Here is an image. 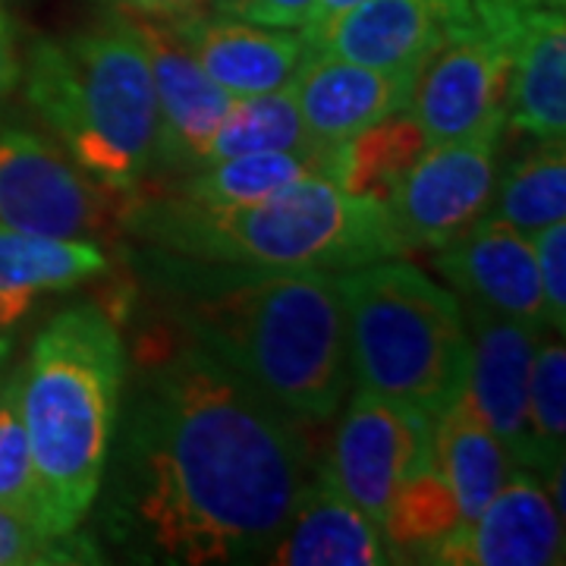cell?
<instances>
[{"label": "cell", "instance_id": "6da1fadb", "mask_svg": "<svg viewBox=\"0 0 566 566\" xmlns=\"http://www.w3.org/2000/svg\"><path fill=\"white\" fill-rule=\"evenodd\" d=\"M303 422L196 340H145L104 472L111 538L155 564L264 560L322 463Z\"/></svg>", "mask_w": 566, "mask_h": 566}, {"label": "cell", "instance_id": "7a4b0ae2", "mask_svg": "<svg viewBox=\"0 0 566 566\" xmlns=\"http://www.w3.org/2000/svg\"><path fill=\"white\" fill-rule=\"evenodd\" d=\"M142 277L174 322L268 400L327 422L353 387L337 274L199 262L145 245Z\"/></svg>", "mask_w": 566, "mask_h": 566}, {"label": "cell", "instance_id": "3957f363", "mask_svg": "<svg viewBox=\"0 0 566 566\" xmlns=\"http://www.w3.org/2000/svg\"><path fill=\"white\" fill-rule=\"evenodd\" d=\"M126 233L199 262L331 274L409 252L385 205L349 196L327 177H303L249 205H202L136 186Z\"/></svg>", "mask_w": 566, "mask_h": 566}, {"label": "cell", "instance_id": "277c9868", "mask_svg": "<svg viewBox=\"0 0 566 566\" xmlns=\"http://www.w3.org/2000/svg\"><path fill=\"white\" fill-rule=\"evenodd\" d=\"M123 385L126 346L102 305L54 315L20 368L22 422L54 535L80 532L102 494Z\"/></svg>", "mask_w": 566, "mask_h": 566}, {"label": "cell", "instance_id": "5b68a950", "mask_svg": "<svg viewBox=\"0 0 566 566\" xmlns=\"http://www.w3.org/2000/svg\"><path fill=\"white\" fill-rule=\"evenodd\" d=\"M22 80L29 107L95 180L123 192L148 180L158 95L145 44L123 13L63 41H35Z\"/></svg>", "mask_w": 566, "mask_h": 566}, {"label": "cell", "instance_id": "8992f818", "mask_svg": "<svg viewBox=\"0 0 566 566\" xmlns=\"http://www.w3.org/2000/svg\"><path fill=\"white\" fill-rule=\"evenodd\" d=\"M353 385L438 419L465 394L463 303L422 268L385 259L337 274Z\"/></svg>", "mask_w": 566, "mask_h": 566}, {"label": "cell", "instance_id": "52a82bcc", "mask_svg": "<svg viewBox=\"0 0 566 566\" xmlns=\"http://www.w3.org/2000/svg\"><path fill=\"white\" fill-rule=\"evenodd\" d=\"M133 189L95 180L73 155L29 129L0 133V227L61 240H114L126 233Z\"/></svg>", "mask_w": 566, "mask_h": 566}, {"label": "cell", "instance_id": "ba28073f", "mask_svg": "<svg viewBox=\"0 0 566 566\" xmlns=\"http://www.w3.org/2000/svg\"><path fill=\"white\" fill-rule=\"evenodd\" d=\"M510 51L475 20L472 7L447 22L416 70L406 111L428 145L506 126Z\"/></svg>", "mask_w": 566, "mask_h": 566}, {"label": "cell", "instance_id": "9c48e42d", "mask_svg": "<svg viewBox=\"0 0 566 566\" xmlns=\"http://www.w3.org/2000/svg\"><path fill=\"white\" fill-rule=\"evenodd\" d=\"M434 465V419L416 406L356 387L322 460L346 501L381 526L394 494Z\"/></svg>", "mask_w": 566, "mask_h": 566}, {"label": "cell", "instance_id": "30bf717a", "mask_svg": "<svg viewBox=\"0 0 566 566\" xmlns=\"http://www.w3.org/2000/svg\"><path fill=\"white\" fill-rule=\"evenodd\" d=\"M501 136L504 126L424 148L387 202L390 223L409 252L441 249L485 218L497 182Z\"/></svg>", "mask_w": 566, "mask_h": 566}, {"label": "cell", "instance_id": "8fae6325", "mask_svg": "<svg viewBox=\"0 0 566 566\" xmlns=\"http://www.w3.org/2000/svg\"><path fill=\"white\" fill-rule=\"evenodd\" d=\"M123 17L145 44L155 95H158V148L155 167L189 174L202 167L205 151L221 126L233 95L205 73L174 25L123 3Z\"/></svg>", "mask_w": 566, "mask_h": 566}, {"label": "cell", "instance_id": "7c38bea8", "mask_svg": "<svg viewBox=\"0 0 566 566\" xmlns=\"http://www.w3.org/2000/svg\"><path fill=\"white\" fill-rule=\"evenodd\" d=\"M463 303L465 331H469V378L465 400L506 447L516 465H526L528 447V375L542 327L497 315L485 305Z\"/></svg>", "mask_w": 566, "mask_h": 566}, {"label": "cell", "instance_id": "4fadbf2b", "mask_svg": "<svg viewBox=\"0 0 566 566\" xmlns=\"http://www.w3.org/2000/svg\"><path fill=\"white\" fill-rule=\"evenodd\" d=\"M431 564L551 566L564 564V513L547 497L538 472L516 465L479 520L447 538Z\"/></svg>", "mask_w": 566, "mask_h": 566}, {"label": "cell", "instance_id": "5bb4252c", "mask_svg": "<svg viewBox=\"0 0 566 566\" xmlns=\"http://www.w3.org/2000/svg\"><path fill=\"white\" fill-rule=\"evenodd\" d=\"M510 51L506 123L535 142L566 136V22L557 7L475 17Z\"/></svg>", "mask_w": 566, "mask_h": 566}, {"label": "cell", "instance_id": "9a60e30c", "mask_svg": "<svg viewBox=\"0 0 566 566\" xmlns=\"http://www.w3.org/2000/svg\"><path fill=\"white\" fill-rule=\"evenodd\" d=\"M434 252V268L457 290L460 300L551 331L535 249L526 233L482 218L463 237Z\"/></svg>", "mask_w": 566, "mask_h": 566}, {"label": "cell", "instance_id": "2e32d148", "mask_svg": "<svg viewBox=\"0 0 566 566\" xmlns=\"http://www.w3.org/2000/svg\"><path fill=\"white\" fill-rule=\"evenodd\" d=\"M469 7V0H363L305 39V48L416 80V70L447 22Z\"/></svg>", "mask_w": 566, "mask_h": 566}, {"label": "cell", "instance_id": "e0dca14e", "mask_svg": "<svg viewBox=\"0 0 566 566\" xmlns=\"http://www.w3.org/2000/svg\"><path fill=\"white\" fill-rule=\"evenodd\" d=\"M170 25L205 73L233 98L290 85L308 51L296 29H268L221 13H199Z\"/></svg>", "mask_w": 566, "mask_h": 566}, {"label": "cell", "instance_id": "ac0fdd59", "mask_svg": "<svg viewBox=\"0 0 566 566\" xmlns=\"http://www.w3.org/2000/svg\"><path fill=\"white\" fill-rule=\"evenodd\" d=\"M290 88L305 129L324 145H337L365 126L403 111L412 76L305 51Z\"/></svg>", "mask_w": 566, "mask_h": 566}, {"label": "cell", "instance_id": "d6986e66", "mask_svg": "<svg viewBox=\"0 0 566 566\" xmlns=\"http://www.w3.org/2000/svg\"><path fill=\"white\" fill-rule=\"evenodd\" d=\"M264 560L277 566H385L390 554L381 526L346 501L318 463Z\"/></svg>", "mask_w": 566, "mask_h": 566}, {"label": "cell", "instance_id": "ffe728a7", "mask_svg": "<svg viewBox=\"0 0 566 566\" xmlns=\"http://www.w3.org/2000/svg\"><path fill=\"white\" fill-rule=\"evenodd\" d=\"M107 271L95 240L35 237L0 227V331L13 327L39 293H61Z\"/></svg>", "mask_w": 566, "mask_h": 566}, {"label": "cell", "instance_id": "44dd1931", "mask_svg": "<svg viewBox=\"0 0 566 566\" xmlns=\"http://www.w3.org/2000/svg\"><path fill=\"white\" fill-rule=\"evenodd\" d=\"M434 469L457 501L463 532L479 520L516 463L472 403L460 397L434 419Z\"/></svg>", "mask_w": 566, "mask_h": 566}, {"label": "cell", "instance_id": "7402d4cb", "mask_svg": "<svg viewBox=\"0 0 566 566\" xmlns=\"http://www.w3.org/2000/svg\"><path fill=\"white\" fill-rule=\"evenodd\" d=\"M428 139L409 111H397L385 120L371 123L356 136L337 142L331 155L327 180L337 182L349 196L385 205L394 199L412 164L422 158Z\"/></svg>", "mask_w": 566, "mask_h": 566}, {"label": "cell", "instance_id": "603a6c76", "mask_svg": "<svg viewBox=\"0 0 566 566\" xmlns=\"http://www.w3.org/2000/svg\"><path fill=\"white\" fill-rule=\"evenodd\" d=\"M331 155L334 145H324L315 151H255V155L221 158L189 170L174 192L202 205L262 202L303 177H327Z\"/></svg>", "mask_w": 566, "mask_h": 566}, {"label": "cell", "instance_id": "cb8c5ba5", "mask_svg": "<svg viewBox=\"0 0 566 566\" xmlns=\"http://www.w3.org/2000/svg\"><path fill=\"white\" fill-rule=\"evenodd\" d=\"M315 148H324V142L305 129L293 88L283 85L274 92L243 95L230 102L214 139L205 151L202 167L221 158L255 155V151H315Z\"/></svg>", "mask_w": 566, "mask_h": 566}, {"label": "cell", "instance_id": "d4e9b609", "mask_svg": "<svg viewBox=\"0 0 566 566\" xmlns=\"http://www.w3.org/2000/svg\"><path fill=\"white\" fill-rule=\"evenodd\" d=\"M566 214V151L564 139L538 142L535 151L506 167L494 182L488 205L491 221H501L520 233H538L547 223L564 221Z\"/></svg>", "mask_w": 566, "mask_h": 566}, {"label": "cell", "instance_id": "484cf974", "mask_svg": "<svg viewBox=\"0 0 566 566\" xmlns=\"http://www.w3.org/2000/svg\"><path fill=\"white\" fill-rule=\"evenodd\" d=\"M460 510L434 465L412 475L387 506L381 520L390 564L394 560H419L431 564L438 547L460 532Z\"/></svg>", "mask_w": 566, "mask_h": 566}, {"label": "cell", "instance_id": "4316f807", "mask_svg": "<svg viewBox=\"0 0 566 566\" xmlns=\"http://www.w3.org/2000/svg\"><path fill=\"white\" fill-rule=\"evenodd\" d=\"M528 447L526 465L538 475H551L564 465L566 441V349L560 334L551 340L542 334L528 375Z\"/></svg>", "mask_w": 566, "mask_h": 566}, {"label": "cell", "instance_id": "83f0119b", "mask_svg": "<svg viewBox=\"0 0 566 566\" xmlns=\"http://www.w3.org/2000/svg\"><path fill=\"white\" fill-rule=\"evenodd\" d=\"M0 510L54 535L48 526L44 494L22 422L20 368L0 385Z\"/></svg>", "mask_w": 566, "mask_h": 566}, {"label": "cell", "instance_id": "f1b7e54d", "mask_svg": "<svg viewBox=\"0 0 566 566\" xmlns=\"http://www.w3.org/2000/svg\"><path fill=\"white\" fill-rule=\"evenodd\" d=\"M85 560H98V551L80 532L48 535L39 526L0 510V566L85 564Z\"/></svg>", "mask_w": 566, "mask_h": 566}, {"label": "cell", "instance_id": "f546056e", "mask_svg": "<svg viewBox=\"0 0 566 566\" xmlns=\"http://www.w3.org/2000/svg\"><path fill=\"white\" fill-rule=\"evenodd\" d=\"M538 281L545 293L547 327L564 337L566 331V223H547L538 233H532Z\"/></svg>", "mask_w": 566, "mask_h": 566}, {"label": "cell", "instance_id": "4dcf8cb0", "mask_svg": "<svg viewBox=\"0 0 566 566\" xmlns=\"http://www.w3.org/2000/svg\"><path fill=\"white\" fill-rule=\"evenodd\" d=\"M312 3L315 0H214L211 13L268 29H303Z\"/></svg>", "mask_w": 566, "mask_h": 566}, {"label": "cell", "instance_id": "1f68e13d", "mask_svg": "<svg viewBox=\"0 0 566 566\" xmlns=\"http://www.w3.org/2000/svg\"><path fill=\"white\" fill-rule=\"evenodd\" d=\"M22 80V61L20 51H17V32H13V22L3 13L0 7V98L10 95L17 88V82Z\"/></svg>", "mask_w": 566, "mask_h": 566}, {"label": "cell", "instance_id": "d6a6232c", "mask_svg": "<svg viewBox=\"0 0 566 566\" xmlns=\"http://www.w3.org/2000/svg\"><path fill=\"white\" fill-rule=\"evenodd\" d=\"M214 0H133L129 7H136L139 13H148L155 20L164 22H180L199 13H211Z\"/></svg>", "mask_w": 566, "mask_h": 566}, {"label": "cell", "instance_id": "836d02e7", "mask_svg": "<svg viewBox=\"0 0 566 566\" xmlns=\"http://www.w3.org/2000/svg\"><path fill=\"white\" fill-rule=\"evenodd\" d=\"M356 3H363V0H315V3H312V13H308V20H305L303 25V39L318 35L324 25H331L340 13H346V10L356 7Z\"/></svg>", "mask_w": 566, "mask_h": 566}, {"label": "cell", "instance_id": "e575fe53", "mask_svg": "<svg viewBox=\"0 0 566 566\" xmlns=\"http://www.w3.org/2000/svg\"><path fill=\"white\" fill-rule=\"evenodd\" d=\"M475 17H491V13H516V10H532V7H557L564 10V0H469Z\"/></svg>", "mask_w": 566, "mask_h": 566}, {"label": "cell", "instance_id": "d590c367", "mask_svg": "<svg viewBox=\"0 0 566 566\" xmlns=\"http://www.w3.org/2000/svg\"><path fill=\"white\" fill-rule=\"evenodd\" d=\"M10 349H13V344L3 337V340H0V378H3V368H7V363H10ZM0 385H3V381H0Z\"/></svg>", "mask_w": 566, "mask_h": 566}, {"label": "cell", "instance_id": "8d00e7d4", "mask_svg": "<svg viewBox=\"0 0 566 566\" xmlns=\"http://www.w3.org/2000/svg\"><path fill=\"white\" fill-rule=\"evenodd\" d=\"M126 3H133V0H126Z\"/></svg>", "mask_w": 566, "mask_h": 566}]
</instances>
